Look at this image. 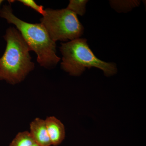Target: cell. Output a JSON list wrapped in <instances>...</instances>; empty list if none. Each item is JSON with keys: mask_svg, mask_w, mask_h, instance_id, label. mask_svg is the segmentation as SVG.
Segmentation results:
<instances>
[{"mask_svg": "<svg viewBox=\"0 0 146 146\" xmlns=\"http://www.w3.org/2000/svg\"><path fill=\"white\" fill-rule=\"evenodd\" d=\"M41 19L51 38L56 41H70L80 38L84 28L76 13L67 8L61 9L47 8Z\"/></svg>", "mask_w": 146, "mask_h": 146, "instance_id": "4", "label": "cell"}, {"mask_svg": "<svg viewBox=\"0 0 146 146\" xmlns=\"http://www.w3.org/2000/svg\"><path fill=\"white\" fill-rule=\"evenodd\" d=\"M18 1L24 5L36 11V12L42 14L43 16H44L46 11L45 9H44V7L42 5H38L33 0H19Z\"/></svg>", "mask_w": 146, "mask_h": 146, "instance_id": "10", "label": "cell"}, {"mask_svg": "<svg viewBox=\"0 0 146 146\" xmlns=\"http://www.w3.org/2000/svg\"><path fill=\"white\" fill-rule=\"evenodd\" d=\"M0 16L16 26L31 50L36 53L39 65L47 69L56 66L60 58L56 55V42L42 24L30 23L17 18L10 5L3 6L0 10Z\"/></svg>", "mask_w": 146, "mask_h": 146, "instance_id": "1", "label": "cell"}, {"mask_svg": "<svg viewBox=\"0 0 146 146\" xmlns=\"http://www.w3.org/2000/svg\"><path fill=\"white\" fill-rule=\"evenodd\" d=\"M3 1H2V0H0V6H1V5L2 3L3 2ZM1 10V9H0Z\"/></svg>", "mask_w": 146, "mask_h": 146, "instance_id": "12", "label": "cell"}, {"mask_svg": "<svg viewBox=\"0 0 146 146\" xmlns=\"http://www.w3.org/2000/svg\"><path fill=\"white\" fill-rule=\"evenodd\" d=\"M112 7L119 12H125L130 11L132 9L140 5L138 1H110Z\"/></svg>", "mask_w": 146, "mask_h": 146, "instance_id": "7", "label": "cell"}, {"mask_svg": "<svg viewBox=\"0 0 146 146\" xmlns=\"http://www.w3.org/2000/svg\"><path fill=\"white\" fill-rule=\"evenodd\" d=\"M35 142L29 131L19 132L11 143L9 146H31Z\"/></svg>", "mask_w": 146, "mask_h": 146, "instance_id": "8", "label": "cell"}, {"mask_svg": "<svg viewBox=\"0 0 146 146\" xmlns=\"http://www.w3.org/2000/svg\"><path fill=\"white\" fill-rule=\"evenodd\" d=\"M60 50L63 56L61 68L71 76H78L86 68H92L101 70L107 77L114 75L117 72L116 63L105 62L98 58L84 38L61 43Z\"/></svg>", "mask_w": 146, "mask_h": 146, "instance_id": "3", "label": "cell"}, {"mask_svg": "<svg viewBox=\"0 0 146 146\" xmlns=\"http://www.w3.org/2000/svg\"><path fill=\"white\" fill-rule=\"evenodd\" d=\"M30 133L35 142L39 146L52 145L45 120L36 118L30 124Z\"/></svg>", "mask_w": 146, "mask_h": 146, "instance_id": "5", "label": "cell"}, {"mask_svg": "<svg viewBox=\"0 0 146 146\" xmlns=\"http://www.w3.org/2000/svg\"><path fill=\"white\" fill-rule=\"evenodd\" d=\"M47 131L52 145L57 146L65 138V129L62 122L53 116L48 117L45 120Z\"/></svg>", "mask_w": 146, "mask_h": 146, "instance_id": "6", "label": "cell"}, {"mask_svg": "<svg viewBox=\"0 0 146 146\" xmlns=\"http://www.w3.org/2000/svg\"><path fill=\"white\" fill-rule=\"evenodd\" d=\"M39 146V145H37V144H36V143H35L34 144H33V145L32 146Z\"/></svg>", "mask_w": 146, "mask_h": 146, "instance_id": "11", "label": "cell"}, {"mask_svg": "<svg viewBox=\"0 0 146 146\" xmlns=\"http://www.w3.org/2000/svg\"><path fill=\"white\" fill-rule=\"evenodd\" d=\"M4 38L7 44L0 58V80L12 84L20 83L35 68L30 54L31 50L15 28L7 29Z\"/></svg>", "mask_w": 146, "mask_h": 146, "instance_id": "2", "label": "cell"}, {"mask_svg": "<svg viewBox=\"0 0 146 146\" xmlns=\"http://www.w3.org/2000/svg\"><path fill=\"white\" fill-rule=\"evenodd\" d=\"M88 1L86 0H70L67 7L77 15L83 16L86 11V5Z\"/></svg>", "mask_w": 146, "mask_h": 146, "instance_id": "9", "label": "cell"}]
</instances>
